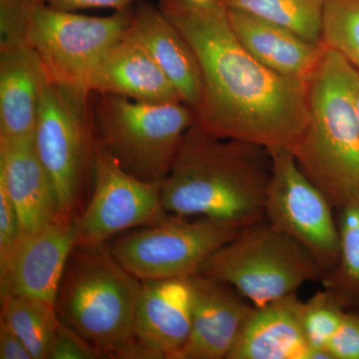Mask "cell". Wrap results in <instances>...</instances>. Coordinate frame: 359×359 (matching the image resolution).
Masks as SVG:
<instances>
[{
	"label": "cell",
	"instance_id": "277c9868",
	"mask_svg": "<svg viewBox=\"0 0 359 359\" xmlns=\"http://www.w3.org/2000/svg\"><path fill=\"white\" fill-rule=\"evenodd\" d=\"M141 280L105 245H76L56 301L59 318L108 358L139 359L134 321Z\"/></svg>",
	"mask_w": 359,
	"mask_h": 359
},
{
	"label": "cell",
	"instance_id": "44dd1931",
	"mask_svg": "<svg viewBox=\"0 0 359 359\" xmlns=\"http://www.w3.org/2000/svg\"><path fill=\"white\" fill-rule=\"evenodd\" d=\"M1 320L22 340L32 359H50L60 327L56 306L21 295L1 297Z\"/></svg>",
	"mask_w": 359,
	"mask_h": 359
},
{
	"label": "cell",
	"instance_id": "30bf717a",
	"mask_svg": "<svg viewBox=\"0 0 359 359\" xmlns=\"http://www.w3.org/2000/svg\"><path fill=\"white\" fill-rule=\"evenodd\" d=\"M271 159L264 219L311 252L323 275L339 259V230L332 205L302 172L292 151L268 150Z\"/></svg>",
	"mask_w": 359,
	"mask_h": 359
},
{
	"label": "cell",
	"instance_id": "e0dca14e",
	"mask_svg": "<svg viewBox=\"0 0 359 359\" xmlns=\"http://www.w3.org/2000/svg\"><path fill=\"white\" fill-rule=\"evenodd\" d=\"M297 292L255 308L226 359H316Z\"/></svg>",
	"mask_w": 359,
	"mask_h": 359
},
{
	"label": "cell",
	"instance_id": "9c48e42d",
	"mask_svg": "<svg viewBox=\"0 0 359 359\" xmlns=\"http://www.w3.org/2000/svg\"><path fill=\"white\" fill-rule=\"evenodd\" d=\"M244 228L204 217L189 219L169 215L159 223L117 238L109 250L138 280L188 278Z\"/></svg>",
	"mask_w": 359,
	"mask_h": 359
},
{
	"label": "cell",
	"instance_id": "7c38bea8",
	"mask_svg": "<svg viewBox=\"0 0 359 359\" xmlns=\"http://www.w3.org/2000/svg\"><path fill=\"white\" fill-rule=\"evenodd\" d=\"M78 238V217L66 215L21 237L8 263L0 269L1 297L21 295L56 306L63 273Z\"/></svg>",
	"mask_w": 359,
	"mask_h": 359
},
{
	"label": "cell",
	"instance_id": "7402d4cb",
	"mask_svg": "<svg viewBox=\"0 0 359 359\" xmlns=\"http://www.w3.org/2000/svg\"><path fill=\"white\" fill-rule=\"evenodd\" d=\"M231 11H241L287 28L302 39L323 43L325 0H221Z\"/></svg>",
	"mask_w": 359,
	"mask_h": 359
},
{
	"label": "cell",
	"instance_id": "2e32d148",
	"mask_svg": "<svg viewBox=\"0 0 359 359\" xmlns=\"http://www.w3.org/2000/svg\"><path fill=\"white\" fill-rule=\"evenodd\" d=\"M0 184L18 212L20 238L60 217L57 194L32 140L0 139Z\"/></svg>",
	"mask_w": 359,
	"mask_h": 359
},
{
	"label": "cell",
	"instance_id": "7a4b0ae2",
	"mask_svg": "<svg viewBox=\"0 0 359 359\" xmlns=\"http://www.w3.org/2000/svg\"><path fill=\"white\" fill-rule=\"evenodd\" d=\"M271 170L266 148L219 138L195 124L161 184L163 205L177 216L250 226L264 219Z\"/></svg>",
	"mask_w": 359,
	"mask_h": 359
},
{
	"label": "cell",
	"instance_id": "4fadbf2b",
	"mask_svg": "<svg viewBox=\"0 0 359 359\" xmlns=\"http://www.w3.org/2000/svg\"><path fill=\"white\" fill-rule=\"evenodd\" d=\"M191 325L189 276L141 280L134 321L139 359H177L190 337Z\"/></svg>",
	"mask_w": 359,
	"mask_h": 359
},
{
	"label": "cell",
	"instance_id": "ffe728a7",
	"mask_svg": "<svg viewBox=\"0 0 359 359\" xmlns=\"http://www.w3.org/2000/svg\"><path fill=\"white\" fill-rule=\"evenodd\" d=\"M228 14L238 41L262 65L283 76L309 81L323 58L325 45L250 14L231 9Z\"/></svg>",
	"mask_w": 359,
	"mask_h": 359
},
{
	"label": "cell",
	"instance_id": "52a82bcc",
	"mask_svg": "<svg viewBox=\"0 0 359 359\" xmlns=\"http://www.w3.org/2000/svg\"><path fill=\"white\" fill-rule=\"evenodd\" d=\"M132 15L127 9L95 18L59 11L43 0H26L25 40L52 80L89 92L92 75L126 35Z\"/></svg>",
	"mask_w": 359,
	"mask_h": 359
},
{
	"label": "cell",
	"instance_id": "9a60e30c",
	"mask_svg": "<svg viewBox=\"0 0 359 359\" xmlns=\"http://www.w3.org/2000/svg\"><path fill=\"white\" fill-rule=\"evenodd\" d=\"M48 74L26 41L0 48V139L32 140Z\"/></svg>",
	"mask_w": 359,
	"mask_h": 359
},
{
	"label": "cell",
	"instance_id": "603a6c76",
	"mask_svg": "<svg viewBox=\"0 0 359 359\" xmlns=\"http://www.w3.org/2000/svg\"><path fill=\"white\" fill-rule=\"evenodd\" d=\"M339 259L325 273V289L340 295L359 294V201L340 209Z\"/></svg>",
	"mask_w": 359,
	"mask_h": 359
},
{
	"label": "cell",
	"instance_id": "4dcf8cb0",
	"mask_svg": "<svg viewBox=\"0 0 359 359\" xmlns=\"http://www.w3.org/2000/svg\"><path fill=\"white\" fill-rule=\"evenodd\" d=\"M355 114H356V121H358V130H359V88L358 90V93H356V96H355Z\"/></svg>",
	"mask_w": 359,
	"mask_h": 359
},
{
	"label": "cell",
	"instance_id": "d6986e66",
	"mask_svg": "<svg viewBox=\"0 0 359 359\" xmlns=\"http://www.w3.org/2000/svg\"><path fill=\"white\" fill-rule=\"evenodd\" d=\"M88 89L102 95L121 96L141 102H182L160 66L127 33L96 68Z\"/></svg>",
	"mask_w": 359,
	"mask_h": 359
},
{
	"label": "cell",
	"instance_id": "1f68e13d",
	"mask_svg": "<svg viewBox=\"0 0 359 359\" xmlns=\"http://www.w3.org/2000/svg\"><path fill=\"white\" fill-rule=\"evenodd\" d=\"M191 2H195V4H207V2L212 1V0H189Z\"/></svg>",
	"mask_w": 359,
	"mask_h": 359
},
{
	"label": "cell",
	"instance_id": "484cf974",
	"mask_svg": "<svg viewBox=\"0 0 359 359\" xmlns=\"http://www.w3.org/2000/svg\"><path fill=\"white\" fill-rule=\"evenodd\" d=\"M20 238L18 212L6 187L0 184V269L8 263Z\"/></svg>",
	"mask_w": 359,
	"mask_h": 359
},
{
	"label": "cell",
	"instance_id": "4316f807",
	"mask_svg": "<svg viewBox=\"0 0 359 359\" xmlns=\"http://www.w3.org/2000/svg\"><path fill=\"white\" fill-rule=\"evenodd\" d=\"M107 355L61 321L50 359H102Z\"/></svg>",
	"mask_w": 359,
	"mask_h": 359
},
{
	"label": "cell",
	"instance_id": "8fae6325",
	"mask_svg": "<svg viewBox=\"0 0 359 359\" xmlns=\"http://www.w3.org/2000/svg\"><path fill=\"white\" fill-rule=\"evenodd\" d=\"M93 191L78 217L77 245H102L128 229L159 223L169 216L161 184L137 178L99 144L94 154Z\"/></svg>",
	"mask_w": 359,
	"mask_h": 359
},
{
	"label": "cell",
	"instance_id": "d4e9b609",
	"mask_svg": "<svg viewBox=\"0 0 359 359\" xmlns=\"http://www.w3.org/2000/svg\"><path fill=\"white\" fill-rule=\"evenodd\" d=\"M340 302L337 295L327 289L304 302V332L316 359H332L327 346L346 313Z\"/></svg>",
	"mask_w": 359,
	"mask_h": 359
},
{
	"label": "cell",
	"instance_id": "cb8c5ba5",
	"mask_svg": "<svg viewBox=\"0 0 359 359\" xmlns=\"http://www.w3.org/2000/svg\"><path fill=\"white\" fill-rule=\"evenodd\" d=\"M321 42L359 73V0H325Z\"/></svg>",
	"mask_w": 359,
	"mask_h": 359
},
{
	"label": "cell",
	"instance_id": "ba28073f",
	"mask_svg": "<svg viewBox=\"0 0 359 359\" xmlns=\"http://www.w3.org/2000/svg\"><path fill=\"white\" fill-rule=\"evenodd\" d=\"M85 90L65 86L50 77L45 82L33 142L48 172L59 209L76 216L95 148L87 120Z\"/></svg>",
	"mask_w": 359,
	"mask_h": 359
},
{
	"label": "cell",
	"instance_id": "ac0fdd59",
	"mask_svg": "<svg viewBox=\"0 0 359 359\" xmlns=\"http://www.w3.org/2000/svg\"><path fill=\"white\" fill-rule=\"evenodd\" d=\"M127 34L147 50L193 111L202 95V76L195 52L160 8L143 4L132 15Z\"/></svg>",
	"mask_w": 359,
	"mask_h": 359
},
{
	"label": "cell",
	"instance_id": "5bb4252c",
	"mask_svg": "<svg viewBox=\"0 0 359 359\" xmlns=\"http://www.w3.org/2000/svg\"><path fill=\"white\" fill-rule=\"evenodd\" d=\"M190 337L177 359H226L255 306L226 283L194 273Z\"/></svg>",
	"mask_w": 359,
	"mask_h": 359
},
{
	"label": "cell",
	"instance_id": "3957f363",
	"mask_svg": "<svg viewBox=\"0 0 359 359\" xmlns=\"http://www.w3.org/2000/svg\"><path fill=\"white\" fill-rule=\"evenodd\" d=\"M359 73L325 47L308 81V120L292 152L309 179L340 210L359 201Z\"/></svg>",
	"mask_w": 359,
	"mask_h": 359
},
{
	"label": "cell",
	"instance_id": "6da1fadb",
	"mask_svg": "<svg viewBox=\"0 0 359 359\" xmlns=\"http://www.w3.org/2000/svg\"><path fill=\"white\" fill-rule=\"evenodd\" d=\"M195 52L202 95L195 124L219 138L292 150L308 120V81L278 74L238 41L221 0H162Z\"/></svg>",
	"mask_w": 359,
	"mask_h": 359
},
{
	"label": "cell",
	"instance_id": "83f0119b",
	"mask_svg": "<svg viewBox=\"0 0 359 359\" xmlns=\"http://www.w3.org/2000/svg\"><path fill=\"white\" fill-rule=\"evenodd\" d=\"M327 351L332 359H359V313H346Z\"/></svg>",
	"mask_w": 359,
	"mask_h": 359
},
{
	"label": "cell",
	"instance_id": "8992f818",
	"mask_svg": "<svg viewBox=\"0 0 359 359\" xmlns=\"http://www.w3.org/2000/svg\"><path fill=\"white\" fill-rule=\"evenodd\" d=\"M100 145L137 178L162 184L195 113L181 101L149 103L102 95L97 106Z\"/></svg>",
	"mask_w": 359,
	"mask_h": 359
},
{
	"label": "cell",
	"instance_id": "5b68a950",
	"mask_svg": "<svg viewBox=\"0 0 359 359\" xmlns=\"http://www.w3.org/2000/svg\"><path fill=\"white\" fill-rule=\"evenodd\" d=\"M264 219L245 226L198 271L231 285L255 308L295 294L323 276L304 245Z\"/></svg>",
	"mask_w": 359,
	"mask_h": 359
},
{
	"label": "cell",
	"instance_id": "f546056e",
	"mask_svg": "<svg viewBox=\"0 0 359 359\" xmlns=\"http://www.w3.org/2000/svg\"><path fill=\"white\" fill-rule=\"evenodd\" d=\"M0 359H32L22 340L4 320L0 321Z\"/></svg>",
	"mask_w": 359,
	"mask_h": 359
},
{
	"label": "cell",
	"instance_id": "f1b7e54d",
	"mask_svg": "<svg viewBox=\"0 0 359 359\" xmlns=\"http://www.w3.org/2000/svg\"><path fill=\"white\" fill-rule=\"evenodd\" d=\"M45 4L59 11L76 13L88 8H110L127 11L135 0H43Z\"/></svg>",
	"mask_w": 359,
	"mask_h": 359
}]
</instances>
